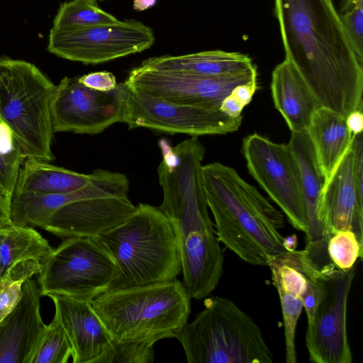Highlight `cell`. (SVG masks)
Wrapping results in <instances>:
<instances>
[{
  "mask_svg": "<svg viewBox=\"0 0 363 363\" xmlns=\"http://www.w3.org/2000/svg\"><path fill=\"white\" fill-rule=\"evenodd\" d=\"M285 60L321 107L347 117L363 109V61L333 0H274Z\"/></svg>",
  "mask_w": 363,
  "mask_h": 363,
  "instance_id": "obj_1",
  "label": "cell"
},
{
  "mask_svg": "<svg viewBox=\"0 0 363 363\" xmlns=\"http://www.w3.org/2000/svg\"><path fill=\"white\" fill-rule=\"evenodd\" d=\"M208 206L220 242L244 262L267 266L270 256L286 252L279 230L283 213L229 166L216 162L202 167Z\"/></svg>",
  "mask_w": 363,
  "mask_h": 363,
  "instance_id": "obj_2",
  "label": "cell"
},
{
  "mask_svg": "<svg viewBox=\"0 0 363 363\" xmlns=\"http://www.w3.org/2000/svg\"><path fill=\"white\" fill-rule=\"evenodd\" d=\"M94 238L115 264L108 291L169 281L182 272L174 230L158 206L139 203L127 219Z\"/></svg>",
  "mask_w": 363,
  "mask_h": 363,
  "instance_id": "obj_3",
  "label": "cell"
},
{
  "mask_svg": "<svg viewBox=\"0 0 363 363\" xmlns=\"http://www.w3.org/2000/svg\"><path fill=\"white\" fill-rule=\"evenodd\" d=\"M113 340L153 344L176 337L187 323L191 297L177 279L107 291L91 301Z\"/></svg>",
  "mask_w": 363,
  "mask_h": 363,
  "instance_id": "obj_4",
  "label": "cell"
},
{
  "mask_svg": "<svg viewBox=\"0 0 363 363\" xmlns=\"http://www.w3.org/2000/svg\"><path fill=\"white\" fill-rule=\"evenodd\" d=\"M204 308L176 338L189 363H272L273 354L255 320L229 298H206Z\"/></svg>",
  "mask_w": 363,
  "mask_h": 363,
  "instance_id": "obj_5",
  "label": "cell"
},
{
  "mask_svg": "<svg viewBox=\"0 0 363 363\" xmlns=\"http://www.w3.org/2000/svg\"><path fill=\"white\" fill-rule=\"evenodd\" d=\"M55 88L35 65L0 57V121L26 158L54 159L50 102Z\"/></svg>",
  "mask_w": 363,
  "mask_h": 363,
  "instance_id": "obj_6",
  "label": "cell"
},
{
  "mask_svg": "<svg viewBox=\"0 0 363 363\" xmlns=\"http://www.w3.org/2000/svg\"><path fill=\"white\" fill-rule=\"evenodd\" d=\"M129 181L120 172L95 169L85 186L74 191L42 229L61 238L95 237L120 224L135 210Z\"/></svg>",
  "mask_w": 363,
  "mask_h": 363,
  "instance_id": "obj_7",
  "label": "cell"
},
{
  "mask_svg": "<svg viewBox=\"0 0 363 363\" xmlns=\"http://www.w3.org/2000/svg\"><path fill=\"white\" fill-rule=\"evenodd\" d=\"M114 262L94 237L65 238L42 263L37 281L42 296L61 295L91 302L108 290Z\"/></svg>",
  "mask_w": 363,
  "mask_h": 363,
  "instance_id": "obj_8",
  "label": "cell"
},
{
  "mask_svg": "<svg viewBox=\"0 0 363 363\" xmlns=\"http://www.w3.org/2000/svg\"><path fill=\"white\" fill-rule=\"evenodd\" d=\"M305 262L311 267L320 289L314 313L307 320L306 345L309 360L315 363H351L352 354L347 332V308L356 267L342 271L333 263L318 268Z\"/></svg>",
  "mask_w": 363,
  "mask_h": 363,
  "instance_id": "obj_9",
  "label": "cell"
},
{
  "mask_svg": "<svg viewBox=\"0 0 363 363\" xmlns=\"http://www.w3.org/2000/svg\"><path fill=\"white\" fill-rule=\"evenodd\" d=\"M155 40L150 26L134 19L118 20L76 30L51 28L47 49L61 58L97 65L141 52Z\"/></svg>",
  "mask_w": 363,
  "mask_h": 363,
  "instance_id": "obj_10",
  "label": "cell"
},
{
  "mask_svg": "<svg viewBox=\"0 0 363 363\" xmlns=\"http://www.w3.org/2000/svg\"><path fill=\"white\" fill-rule=\"evenodd\" d=\"M242 152L251 176L280 208L295 229L306 233L300 172L289 144L253 133L242 140Z\"/></svg>",
  "mask_w": 363,
  "mask_h": 363,
  "instance_id": "obj_11",
  "label": "cell"
},
{
  "mask_svg": "<svg viewBox=\"0 0 363 363\" xmlns=\"http://www.w3.org/2000/svg\"><path fill=\"white\" fill-rule=\"evenodd\" d=\"M129 87L123 82L101 91L84 86L78 77H64L50 102L54 133L94 135L116 123H123Z\"/></svg>",
  "mask_w": 363,
  "mask_h": 363,
  "instance_id": "obj_12",
  "label": "cell"
},
{
  "mask_svg": "<svg viewBox=\"0 0 363 363\" xmlns=\"http://www.w3.org/2000/svg\"><path fill=\"white\" fill-rule=\"evenodd\" d=\"M257 81V68L238 74L208 76L139 66L125 82L133 90L168 102L220 109L222 101L238 85Z\"/></svg>",
  "mask_w": 363,
  "mask_h": 363,
  "instance_id": "obj_13",
  "label": "cell"
},
{
  "mask_svg": "<svg viewBox=\"0 0 363 363\" xmlns=\"http://www.w3.org/2000/svg\"><path fill=\"white\" fill-rule=\"evenodd\" d=\"M129 89L123 123L130 128L197 137L233 133L242 123V116L229 117L220 109L174 104Z\"/></svg>",
  "mask_w": 363,
  "mask_h": 363,
  "instance_id": "obj_14",
  "label": "cell"
},
{
  "mask_svg": "<svg viewBox=\"0 0 363 363\" xmlns=\"http://www.w3.org/2000/svg\"><path fill=\"white\" fill-rule=\"evenodd\" d=\"M298 163L306 230L304 255L315 264L330 261L327 252L328 238L319 218V208L325 177L320 168L307 132L291 133L288 143Z\"/></svg>",
  "mask_w": 363,
  "mask_h": 363,
  "instance_id": "obj_15",
  "label": "cell"
},
{
  "mask_svg": "<svg viewBox=\"0 0 363 363\" xmlns=\"http://www.w3.org/2000/svg\"><path fill=\"white\" fill-rule=\"evenodd\" d=\"M40 289L30 278L22 296L0 322V363H31L46 328L40 313Z\"/></svg>",
  "mask_w": 363,
  "mask_h": 363,
  "instance_id": "obj_16",
  "label": "cell"
},
{
  "mask_svg": "<svg viewBox=\"0 0 363 363\" xmlns=\"http://www.w3.org/2000/svg\"><path fill=\"white\" fill-rule=\"evenodd\" d=\"M319 218L328 238L335 231L350 230L363 242V197L357 191L351 146L325 182Z\"/></svg>",
  "mask_w": 363,
  "mask_h": 363,
  "instance_id": "obj_17",
  "label": "cell"
},
{
  "mask_svg": "<svg viewBox=\"0 0 363 363\" xmlns=\"http://www.w3.org/2000/svg\"><path fill=\"white\" fill-rule=\"evenodd\" d=\"M57 319L71 343L73 363H96L112 345L113 338L91 302L51 295Z\"/></svg>",
  "mask_w": 363,
  "mask_h": 363,
  "instance_id": "obj_18",
  "label": "cell"
},
{
  "mask_svg": "<svg viewBox=\"0 0 363 363\" xmlns=\"http://www.w3.org/2000/svg\"><path fill=\"white\" fill-rule=\"evenodd\" d=\"M272 96L291 133L307 132L312 117L321 107L295 67L286 60L272 73Z\"/></svg>",
  "mask_w": 363,
  "mask_h": 363,
  "instance_id": "obj_19",
  "label": "cell"
},
{
  "mask_svg": "<svg viewBox=\"0 0 363 363\" xmlns=\"http://www.w3.org/2000/svg\"><path fill=\"white\" fill-rule=\"evenodd\" d=\"M273 285L277 290L284 328L286 362L296 363V330L303 309L302 296L307 284V276L283 254L271 256L267 260Z\"/></svg>",
  "mask_w": 363,
  "mask_h": 363,
  "instance_id": "obj_20",
  "label": "cell"
},
{
  "mask_svg": "<svg viewBox=\"0 0 363 363\" xmlns=\"http://www.w3.org/2000/svg\"><path fill=\"white\" fill-rule=\"evenodd\" d=\"M140 66L150 69L180 71L208 76L234 74L257 68L247 55L220 50L182 55L150 57L143 60Z\"/></svg>",
  "mask_w": 363,
  "mask_h": 363,
  "instance_id": "obj_21",
  "label": "cell"
},
{
  "mask_svg": "<svg viewBox=\"0 0 363 363\" xmlns=\"http://www.w3.org/2000/svg\"><path fill=\"white\" fill-rule=\"evenodd\" d=\"M307 133L326 182L355 135L350 131L345 116L325 107H320L313 114Z\"/></svg>",
  "mask_w": 363,
  "mask_h": 363,
  "instance_id": "obj_22",
  "label": "cell"
},
{
  "mask_svg": "<svg viewBox=\"0 0 363 363\" xmlns=\"http://www.w3.org/2000/svg\"><path fill=\"white\" fill-rule=\"evenodd\" d=\"M90 174L74 172L35 157L24 160L19 170L13 194H63L86 184Z\"/></svg>",
  "mask_w": 363,
  "mask_h": 363,
  "instance_id": "obj_23",
  "label": "cell"
},
{
  "mask_svg": "<svg viewBox=\"0 0 363 363\" xmlns=\"http://www.w3.org/2000/svg\"><path fill=\"white\" fill-rule=\"evenodd\" d=\"M52 249L33 227L12 222L1 225L0 276L18 262L32 259L42 264Z\"/></svg>",
  "mask_w": 363,
  "mask_h": 363,
  "instance_id": "obj_24",
  "label": "cell"
},
{
  "mask_svg": "<svg viewBox=\"0 0 363 363\" xmlns=\"http://www.w3.org/2000/svg\"><path fill=\"white\" fill-rule=\"evenodd\" d=\"M118 21L116 17L101 9L94 0H72L60 4L52 29L76 30Z\"/></svg>",
  "mask_w": 363,
  "mask_h": 363,
  "instance_id": "obj_25",
  "label": "cell"
},
{
  "mask_svg": "<svg viewBox=\"0 0 363 363\" xmlns=\"http://www.w3.org/2000/svg\"><path fill=\"white\" fill-rule=\"evenodd\" d=\"M41 269L40 262L24 260L13 264L0 276V322L19 302L24 282L38 275Z\"/></svg>",
  "mask_w": 363,
  "mask_h": 363,
  "instance_id": "obj_26",
  "label": "cell"
},
{
  "mask_svg": "<svg viewBox=\"0 0 363 363\" xmlns=\"http://www.w3.org/2000/svg\"><path fill=\"white\" fill-rule=\"evenodd\" d=\"M25 156L9 128L0 121V194L10 204Z\"/></svg>",
  "mask_w": 363,
  "mask_h": 363,
  "instance_id": "obj_27",
  "label": "cell"
},
{
  "mask_svg": "<svg viewBox=\"0 0 363 363\" xmlns=\"http://www.w3.org/2000/svg\"><path fill=\"white\" fill-rule=\"evenodd\" d=\"M72 354L69 338L54 316L46 325L31 363H67Z\"/></svg>",
  "mask_w": 363,
  "mask_h": 363,
  "instance_id": "obj_28",
  "label": "cell"
},
{
  "mask_svg": "<svg viewBox=\"0 0 363 363\" xmlns=\"http://www.w3.org/2000/svg\"><path fill=\"white\" fill-rule=\"evenodd\" d=\"M363 242L350 230L335 231L328 237L327 252L330 261L335 267L347 271L355 267L362 257Z\"/></svg>",
  "mask_w": 363,
  "mask_h": 363,
  "instance_id": "obj_29",
  "label": "cell"
},
{
  "mask_svg": "<svg viewBox=\"0 0 363 363\" xmlns=\"http://www.w3.org/2000/svg\"><path fill=\"white\" fill-rule=\"evenodd\" d=\"M154 345L135 342H120L113 340L111 347L96 363H152Z\"/></svg>",
  "mask_w": 363,
  "mask_h": 363,
  "instance_id": "obj_30",
  "label": "cell"
},
{
  "mask_svg": "<svg viewBox=\"0 0 363 363\" xmlns=\"http://www.w3.org/2000/svg\"><path fill=\"white\" fill-rule=\"evenodd\" d=\"M338 13L359 58L363 61V0H342Z\"/></svg>",
  "mask_w": 363,
  "mask_h": 363,
  "instance_id": "obj_31",
  "label": "cell"
},
{
  "mask_svg": "<svg viewBox=\"0 0 363 363\" xmlns=\"http://www.w3.org/2000/svg\"><path fill=\"white\" fill-rule=\"evenodd\" d=\"M78 79L84 86L101 91H111L118 84L116 77L106 71L91 72Z\"/></svg>",
  "mask_w": 363,
  "mask_h": 363,
  "instance_id": "obj_32",
  "label": "cell"
},
{
  "mask_svg": "<svg viewBox=\"0 0 363 363\" xmlns=\"http://www.w3.org/2000/svg\"><path fill=\"white\" fill-rule=\"evenodd\" d=\"M257 88V81H253L237 86L230 94L245 106L251 101Z\"/></svg>",
  "mask_w": 363,
  "mask_h": 363,
  "instance_id": "obj_33",
  "label": "cell"
},
{
  "mask_svg": "<svg viewBox=\"0 0 363 363\" xmlns=\"http://www.w3.org/2000/svg\"><path fill=\"white\" fill-rule=\"evenodd\" d=\"M244 107L238 99L230 94L222 101L220 110L229 117L238 118L241 116Z\"/></svg>",
  "mask_w": 363,
  "mask_h": 363,
  "instance_id": "obj_34",
  "label": "cell"
},
{
  "mask_svg": "<svg viewBox=\"0 0 363 363\" xmlns=\"http://www.w3.org/2000/svg\"><path fill=\"white\" fill-rule=\"evenodd\" d=\"M347 125L352 135L362 133L363 114L362 110H356L351 112L346 117Z\"/></svg>",
  "mask_w": 363,
  "mask_h": 363,
  "instance_id": "obj_35",
  "label": "cell"
},
{
  "mask_svg": "<svg viewBox=\"0 0 363 363\" xmlns=\"http://www.w3.org/2000/svg\"><path fill=\"white\" fill-rule=\"evenodd\" d=\"M11 222L10 204L0 194V226Z\"/></svg>",
  "mask_w": 363,
  "mask_h": 363,
  "instance_id": "obj_36",
  "label": "cell"
},
{
  "mask_svg": "<svg viewBox=\"0 0 363 363\" xmlns=\"http://www.w3.org/2000/svg\"><path fill=\"white\" fill-rule=\"evenodd\" d=\"M157 0H133V9L143 11L155 5Z\"/></svg>",
  "mask_w": 363,
  "mask_h": 363,
  "instance_id": "obj_37",
  "label": "cell"
},
{
  "mask_svg": "<svg viewBox=\"0 0 363 363\" xmlns=\"http://www.w3.org/2000/svg\"><path fill=\"white\" fill-rule=\"evenodd\" d=\"M283 245L286 252H292L296 250L297 238L295 234L283 238Z\"/></svg>",
  "mask_w": 363,
  "mask_h": 363,
  "instance_id": "obj_38",
  "label": "cell"
},
{
  "mask_svg": "<svg viewBox=\"0 0 363 363\" xmlns=\"http://www.w3.org/2000/svg\"><path fill=\"white\" fill-rule=\"evenodd\" d=\"M94 1H104V0H94Z\"/></svg>",
  "mask_w": 363,
  "mask_h": 363,
  "instance_id": "obj_39",
  "label": "cell"
}]
</instances>
